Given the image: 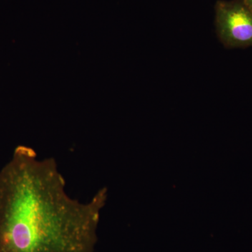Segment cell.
<instances>
[{
    "mask_svg": "<svg viewBox=\"0 0 252 252\" xmlns=\"http://www.w3.org/2000/svg\"><path fill=\"white\" fill-rule=\"evenodd\" d=\"M244 1L252 9V0H244Z\"/></svg>",
    "mask_w": 252,
    "mask_h": 252,
    "instance_id": "obj_3",
    "label": "cell"
},
{
    "mask_svg": "<svg viewBox=\"0 0 252 252\" xmlns=\"http://www.w3.org/2000/svg\"><path fill=\"white\" fill-rule=\"evenodd\" d=\"M215 26L225 47L252 46V9L244 0H218L215 4Z\"/></svg>",
    "mask_w": 252,
    "mask_h": 252,
    "instance_id": "obj_2",
    "label": "cell"
},
{
    "mask_svg": "<svg viewBox=\"0 0 252 252\" xmlns=\"http://www.w3.org/2000/svg\"><path fill=\"white\" fill-rule=\"evenodd\" d=\"M107 199L72 198L54 158L18 146L0 170V252H94Z\"/></svg>",
    "mask_w": 252,
    "mask_h": 252,
    "instance_id": "obj_1",
    "label": "cell"
}]
</instances>
